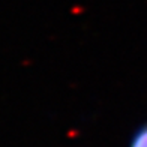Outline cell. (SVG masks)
Returning <instances> with one entry per match:
<instances>
[{
  "label": "cell",
  "instance_id": "1",
  "mask_svg": "<svg viewBox=\"0 0 147 147\" xmlns=\"http://www.w3.org/2000/svg\"><path fill=\"white\" fill-rule=\"evenodd\" d=\"M129 147H147V123L138 126L132 134Z\"/></svg>",
  "mask_w": 147,
  "mask_h": 147
}]
</instances>
